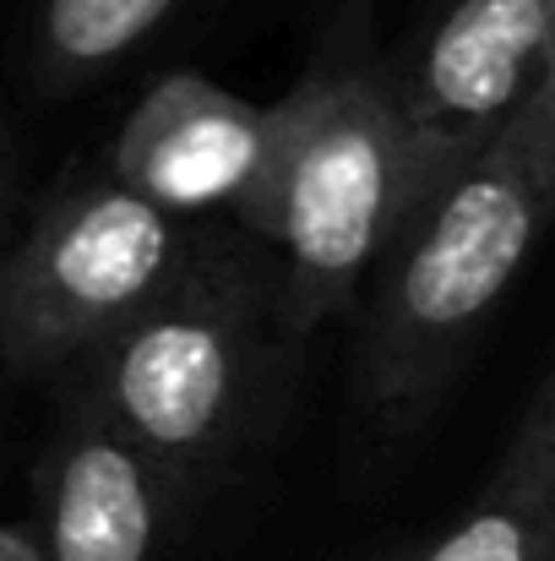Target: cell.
<instances>
[{"instance_id":"1","label":"cell","mask_w":555,"mask_h":561,"mask_svg":"<svg viewBox=\"0 0 555 561\" xmlns=\"http://www.w3.org/2000/svg\"><path fill=\"white\" fill-rule=\"evenodd\" d=\"M555 202V77L436 186L386 240L366 278L355 403L375 436L430 425L490 317L523 278Z\"/></svg>"},{"instance_id":"2","label":"cell","mask_w":555,"mask_h":561,"mask_svg":"<svg viewBox=\"0 0 555 561\" xmlns=\"http://www.w3.org/2000/svg\"><path fill=\"white\" fill-rule=\"evenodd\" d=\"M294 344L273 251L207 218L175 278L77 360L71 392L207 491L267 425Z\"/></svg>"},{"instance_id":"3","label":"cell","mask_w":555,"mask_h":561,"mask_svg":"<svg viewBox=\"0 0 555 561\" xmlns=\"http://www.w3.org/2000/svg\"><path fill=\"white\" fill-rule=\"evenodd\" d=\"M229 218L273 251L294 339H311L360 300L403 224L392 66L370 55L366 27H333L305 77L267 104L262 170Z\"/></svg>"},{"instance_id":"4","label":"cell","mask_w":555,"mask_h":561,"mask_svg":"<svg viewBox=\"0 0 555 561\" xmlns=\"http://www.w3.org/2000/svg\"><path fill=\"white\" fill-rule=\"evenodd\" d=\"M207 218H175L104 164L71 170L0 262V360L16 376L77 366L142 311Z\"/></svg>"},{"instance_id":"5","label":"cell","mask_w":555,"mask_h":561,"mask_svg":"<svg viewBox=\"0 0 555 561\" xmlns=\"http://www.w3.org/2000/svg\"><path fill=\"white\" fill-rule=\"evenodd\" d=\"M545 77H555V0H447L408 66L392 71L403 218L447 186Z\"/></svg>"},{"instance_id":"6","label":"cell","mask_w":555,"mask_h":561,"mask_svg":"<svg viewBox=\"0 0 555 561\" xmlns=\"http://www.w3.org/2000/svg\"><path fill=\"white\" fill-rule=\"evenodd\" d=\"M33 535L44 561H170L181 551L196 480L120 436L77 392L33 469Z\"/></svg>"},{"instance_id":"7","label":"cell","mask_w":555,"mask_h":561,"mask_svg":"<svg viewBox=\"0 0 555 561\" xmlns=\"http://www.w3.org/2000/svg\"><path fill=\"white\" fill-rule=\"evenodd\" d=\"M267 104L201 71L159 77L104 148V170L175 218H229L262 170Z\"/></svg>"},{"instance_id":"8","label":"cell","mask_w":555,"mask_h":561,"mask_svg":"<svg viewBox=\"0 0 555 561\" xmlns=\"http://www.w3.org/2000/svg\"><path fill=\"white\" fill-rule=\"evenodd\" d=\"M408 561H555V381L540 376L479 496Z\"/></svg>"},{"instance_id":"9","label":"cell","mask_w":555,"mask_h":561,"mask_svg":"<svg viewBox=\"0 0 555 561\" xmlns=\"http://www.w3.org/2000/svg\"><path fill=\"white\" fill-rule=\"evenodd\" d=\"M181 0H38L33 55L49 88H82L120 66L148 33L175 16Z\"/></svg>"},{"instance_id":"10","label":"cell","mask_w":555,"mask_h":561,"mask_svg":"<svg viewBox=\"0 0 555 561\" xmlns=\"http://www.w3.org/2000/svg\"><path fill=\"white\" fill-rule=\"evenodd\" d=\"M0 561H44L27 518H0Z\"/></svg>"},{"instance_id":"11","label":"cell","mask_w":555,"mask_h":561,"mask_svg":"<svg viewBox=\"0 0 555 561\" xmlns=\"http://www.w3.org/2000/svg\"><path fill=\"white\" fill-rule=\"evenodd\" d=\"M5 186H11V148H5V121H0V213H5Z\"/></svg>"}]
</instances>
